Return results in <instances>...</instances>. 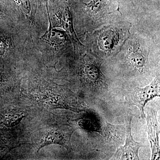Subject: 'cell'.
Listing matches in <instances>:
<instances>
[{
  "label": "cell",
  "instance_id": "obj_2",
  "mask_svg": "<svg viewBox=\"0 0 160 160\" xmlns=\"http://www.w3.org/2000/svg\"><path fill=\"white\" fill-rule=\"evenodd\" d=\"M132 116L126 118V140L125 145L118 148L116 158L120 160H140L139 150L142 144L133 140L131 132V121Z\"/></svg>",
  "mask_w": 160,
  "mask_h": 160
},
{
  "label": "cell",
  "instance_id": "obj_5",
  "mask_svg": "<svg viewBox=\"0 0 160 160\" xmlns=\"http://www.w3.org/2000/svg\"><path fill=\"white\" fill-rule=\"evenodd\" d=\"M14 50V36L12 33L8 21L0 22V62L11 55Z\"/></svg>",
  "mask_w": 160,
  "mask_h": 160
},
{
  "label": "cell",
  "instance_id": "obj_8",
  "mask_svg": "<svg viewBox=\"0 0 160 160\" xmlns=\"http://www.w3.org/2000/svg\"><path fill=\"white\" fill-rule=\"evenodd\" d=\"M108 2L109 0H92L89 3H85L86 10L92 14H96L105 9Z\"/></svg>",
  "mask_w": 160,
  "mask_h": 160
},
{
  "label": "cell",
  "instance_id": "obj_7",
  "mask_svg": "<svg viewBox=\"0 0 160 160\" xmlns=\"http://www.w3.org/2000/svg\"><path fill=\"white\" fill-rule=\"evenodd\" d=\"M128 59L132 66L138 71H142L146 65V59L141 52L133 50L129 52Z\"/></svg>",
  "mask_w": 160,
  "mask_h": 160
},
{
  "label": "cell",
  "instance_id": "obj_9",
  "mask_svg": "<svg viewBox=\"0 0 160 160\" xmlns=\"http://www.w3.org/2000/svg\"><path fill=\"white\" fill-rule=\"evenodd\" d=\"M13 8L10 0H0V22L8 21L9 14Z\"/></svg>",
  "mask_w": 160,
  "mask_h": 160
},
{
  "label": "cell",
  "instance_id": "obj_10",
  "mask_svg": "<svg viewBox=\"0 0 160 160\" xmlns=\"http://www.w3.org/2000/svg\"><path fill=\"white\" fill-rule=\"evenodd\" d=\"M22 114H15L10 115L6 120V124L9 126H15L23 118Z\"/></svg>",
  "mask_w": 160,
  "mask_h": 160
},
{
  "label": "cell",
  "instance_id": "obj_11",
  "mask_svg": "<svg viewBox=\"0 0 160 160\" xmlns=\"http://www.w3.org/2000/svg\"><path fill=\"white\" fill-rule=\"evenodd\" d=\"M41 1L43 2L46 3V2H47V0H41Z\"/></svg>",
  "mask_w": 160,
  "mask_h": 160
},
{
  "label": "cell",
  "instance_id": "obj_6",
  "mask_svg": "<svg viewBox=\"0 0 160 160\" xmlns=\"http://www.w3.org/2000/svg\"><path fill=\"white\" fill-rule=\"evenodd\" d=\"M83 76L87 82L92 86H103L105 84L103 82L102 75L98 66L95 63H87L84 65Z\"/></svg>",
  "mask_w": 160,
  "mask_h": 160
},
{
  "label": "cell",
  "instance_id": "obj_4",
  "mask_svg": "<svg viewBox=\"0 0 160 160\" xmlns=\"http://www.w3.org/2000/svg\"><path fill=\"white\" fill-rule=\"evenodd\" d=\"M73 130L69 127L52 129L47 132L38 151L44 146L50 144H58L67 149H71V138Z\"/></svg>",
  "mask_w": 160,
  "mask_h": 160
},
{
  "label": "cell",
  "instance_id": "obj_1",
  "mask_svg": "<svg viewBox=\"0 0 160 160\" xmlns=\"http://www.w3.org/2000/svg\"><path fill=\"white\" fill-rule=\"evenodd\" d=\"M160 80L156 78L148 86L143 88L137 87L129 90L126 95V102L130 105L137 106L139 109L140 117L146 118L144 108L148 102L160 97Z\"/></svg>",
  "mask_w": 160,
  "mask_h": 160
},
{
  "label": "cell",
  "instance_id": "obj_3",
  "mask_svg": "<svg viewBox=\"0 0 160 160\" xmlns=\"http://www.w3.org/2000/svg\"><path fill=\"white\" fill-rule=\"evenodd\" d=\"M146 119L148 139L151 146V160H159L160 150L159 134L160 130L156 112L153 109H149L147 111Z\"/></svg>",
  "mask_w": 160,
  "mask_h": 160
}]
</instances>
